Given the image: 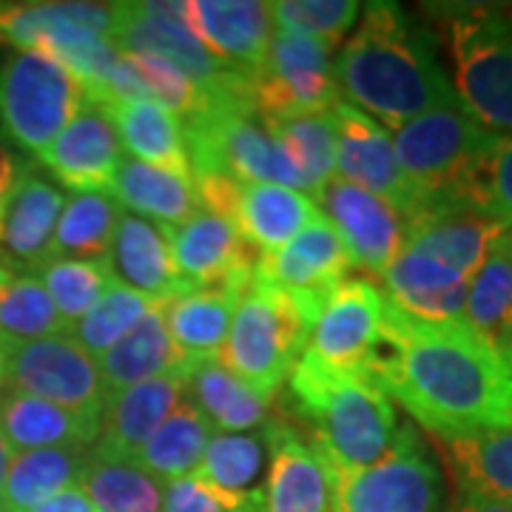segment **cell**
<instances>
[{"label":"cell","instance_id":"obj_54","mask_svg":"<svg viewBox=\"0 0 512 512\" xmlns=\"http://www.w3.org/2000/svg\"><path fill=\"white\" fill-rule=\"evenodd\" d=\"M6 376H9V353L0 345V390L6 387Z\"/></svg>","mask_w":512,"mask_h":512},{"label":"cell","instance_id":"obj_17","mask_svg":"<svg viewBox=\"0 0 512 512\" xmlns=\"http://www.w3.org/2000/svg\"><path fill=\"white\" fill-rule=\"evenodd\" d=\"M350 268L353 262L345 242L325 217H319L274 254L259 256L256 274L319 313L330 293L348 279Z\"/></svg>","mask_w":512,"mask_h":512},{"label":"cell","instance_id":"obj_32","mask_svg":"<svg viewBox=\"0 0 512 512\" xmlns=\"http://www.w3.org/2000/svg\"><path fill=\"white\" fill-rule=\"evenodd\" d=\"M109 194L120 208H126V214L143 217L163 228L183 225L200 208L191 180H183L171 171L131 160V157H123V163L111 180Z\"/></svg>","mask_w":512,"mask_h":512},{"label":"cell","instance_id":"obj_7","mask_svg":"<svg viewBox=\"0 0 512 512\" xmlns=\"http://www.w3.org/2000/svg\"><path fill=\"white\" fill-rule=\"evenodd\" d=\"M191 174H228L242 185L276 183L302 191V180L256 114L248 94H231L183 120ZM305 194V191H302Z\"/></svg>","mask_w":512,"mask_h":512},{"label":"cell","instance_id":"obj_55","mask_svg":"<svg viewBox=\"0 0 512 512\" xmlns=\"http://www.w3.org/2000/svg\"><path fill=\"white\" fill-rule=\"evenodd\" d=\"M0 512H3V504H0Z\"/></svg>","mask_w":512,"mask_h":512},{"label":"cell","instance_id":"obj_43","mask_svg":"<svg viewBox=\"0 0 512 512\" xmlns=\"http://www.w3.org/2000/svg\"><path fill=\"white\" fill-rule=\"evenodd\" d=\"M464 325L498 345L512 322V265L504 256L490 254L467 282Z\"/></svg>","mask_w":512,"mask_h":512},{"label":"cell","instance_id":"obj_19","mask_svg":"<svg viewBox=\"0 0 512 512\" xmlns=\"http://www.w3.org/2000/svg\"><path fill=\"white\" fill-rule=\"evenodd\" d=\"M262 439L268 447L265 512H330V473L302 427L271 416L262 424Z\"/></svg>","mask_w":512,"mask_h":512},{"label":"cell","instance_id":"obj_9","mask_svg":"<svg viewBox=\"0 0 512 512\" xmlns=\"http://www.w3.org/2000/svg\"><path fill=\"white\" fill-rule=\"evenodd\" d=\"M83 103V83L52 57L12 52L0 60V131L12 146L37 160Z\"/></svg>","mask_w":512,"mask_h":512},{"label":"cell","instance_id":"obj_11","mask_svg":"<svg viewBox=\"0 0 512 512\" xmlns=\"http://www.w3.org/2000/svg\"><path fill=\"white\" fill-rule=\"evenodd\" d=\"M183 3H111L109 40L117 52L154 55L174 63L214 97L248 94V77L228 72L185 26Z\"/></svg>","mask_w":512,"mask_h":512},{"label":"cell","instance_id":"obj_39","mask_svg":"<svg viewBox=\"0 0 512 512\" xmlns=\"http://www.w3.org/2000/svg\"><path fill=\"white\" fill-rule=\"evenodd\" d=\"M123 208L109 191H83L63 205L52 259H106Z\"/></svg>","mask_w":512,"mask_h":512},{"label":"cell","instance_id":"obj_18","mask_svg":"<svg viewBox=\"0 0 512 512\" xmlns=\"http://www.w3.org/2000/svg\"><path fill=\"white\" fill-rule=\"evenodd\" d=\"M185 26L228 72L254 77L268 57L274 20L259 0H185Z\"/></svg>","mask_w":512,"mask_h":512},{"label":"cell","instance_id":"obj_4","mask_svg":"<svg viewBox=\"0 0 512 512\" xmlns=\"http://www.w3.org/2000/svg\"><path fill=\"white\" fill-rule=\"evenodd\" d=\"M464 111L495 134H512V3H427Z\"/></svg>","mask_w":512,"mask_h":512},{"label":"cell","instance_id":"obj_16","mask_svg":"<svg viewBox=\"0 0 512 512\" xmlns=\"http://www.w3.org/2000/svg\"><path fill=\"white\" fill-rule=\"evenodd\" d=\"M165 234L177 276L191 291L248 282L262 256L242 239L234 222L202 208H197L183 225L165 228Z\"/></svg>","mask_w":512,"mask_h":512},{"label":"cell","instance_id":"obj_15","mask_svg":"<svg viewBox=\"0 0 512 512\" xmlns=\"http://www.w3.org/2000/svg\"><path fill=\"white\" fill-rule=\"evenodd\" d=\"M316 205H322L319 208L325 211L322 217L336 228L339 239L345 242L353 268L382 276L387 265L402 254V214L379 197L333 177L316 194Z\"/></svg>","mask_w":512,"mask_h":512},{"label":"cell","instance_id":"obj_2","mask_svg":"<svg viewBox=\"0 0 512 512\" xmlns=\"http://www.w3.org/2000/svg\"><path fill=\"white\" fill-rule=\"evenodd\" d=\"M342 97L387 131L458 97L439 57V37L399 3H365L353 32L333 57Z\"/></svg>","mask_w":512,"mask_h":512},{"label":"cell","instance_id":"obj_6","mask_svg":"<svg viewBox=\"0 0 512 512\" xmlns=\"http://www.w3.org/2000/svg\"><path fill=\"white\" fill-rule=\"evenodd\" d=\"M495 131L476 123L461 103L427 111L393 131L396 160L424 208H467L470 188Z\"/></svg>","mask_w":512,"mask_h":512},{"label":"cell","instance_id":"obj_37","mask_svg":"<svg viewBox=\"0 0 512 512\" xmlns=\"http://www.w3.org/2000/svg\"><path fill=\"white\" fill-rule=\"evenodd\" d=\"M52 336H69V330L40 279L0 265V345L15 348Z\"/></svg>","mask_w":512,"mask_h":512},{"label":"cell","instance_id":"obj_5","mask_svg":"<svg viewBox=\"0 0 512 512\" xmlns=\"http://www.w3.org/2000/svg\"><path fill=\"white\" fill-rule=\"evenodd\" d=\"M313 322L316 313L311 308L254 271L239 293L231 330L217 362L239 382L274 402L293 365L308 348Z\"/></svg>","mask_w":512,"mask_h":512},{"label":"cell","instance_id":"obj_47","mask_svg":"<svg viewBox=\"0 0 512 512\" xmlns=\"http://www.w3.org/2000/svg\"><path fill=\"white\" fill-rule=\"evenodd\" d=\"M163 512H265V498L262 490L251 495L217 493L202 478L185 476L165 484Z\"/></svg>","mask_w":512,"mask_h":512},{"label":"cell","instance_id":"obj_29","mask_svg":"<svg viewBox=\"0 0 512 512\" xmlns=\"http://www.w3.org/2000/svg\"><path fill=\"white\" fill-rule=\"evenodd\" d=\"M163 308L165 302L154 305L109 353H103L97 359L109 399L134 384L154 379V376H165V373L191 376L194 367L185 362L183 353L171 342V333L165 328Z\"/></svg>","mask_w":512,"mask_h":512},{"label":"cell","instance_id":"obj_34","mask_svg":"<svg viewBox=\"0 0 512 512\" xmlns=\"http://www.w3.org/2000/svg\"><path fill=\"white\" fill-rule=\"evenodd\" d=\"M441 444L456 478V493L484 495L512 507V421Z\"/></svg>","mask_w":512,"mask_h":512},{"label":"cell","instance_id":"obj_31","mask_svg":"<svg viewBox=\"0 0 512 512\" xmlns=\"http://www.w3.org/2000/svg\"><path fill=\"white\" fill-rule=\"evenodd\" d=\"M319 217L322 211L316 200L296 188L276 183L242 185L237 228L242 239L262 256L274 254Z\"/></svg>","mask_w":512,"mask_h":512},{"label":"cell","instance_id":"obj_46","mask_svg":"<svg viewBox=\"0 0 512 512\" xmlns=\"http://www.w3.org/2000/svg\"><path fill=\"white\" fill-rule=\"evenodd\" d=\"M470 211L512 228V134H498L470 188Z\"/></svg>","mask_w":512,"mask_h":512},{"label":"cell","instance_id":"obj_22","mask_svg":"<svg viewBox=\"0 0 512 512\" xmlns=\"http://www.w3.org/2000/svg\"><path fill=\"white\" fill-rule=\"evenodd\" d=\"M185 393L188 376L165 373L111 396L92 450L97 456L134 461L140 447L157 433V427L185 402Z\"/></svg>","mask_w":512,"mask_h":512},{"label":"cell","instance_id":"obj_40","mask_svg":"<svg viewBox=\"0 0 512 512\" xmlns=\"http://www.w3.org/2000/svg\"><path fill=\"white\" fill-rule=\"evenodd\" d=\"M285 157L296 168L302 191L316 197L336 177V123L333 111L308 114L282 123H265Z\"/></svg>","mask_w":512,"mask_h":512},{"label":"cell","instance_id":"obj_28","mask_svg":"<svg viewBox=\"0 0 512 512\" xmlns=\"http://www.w3.org/2000/svg\"><path fill=\"white\" fill-rule=\"evenodd\" d=\"M225 97H231V94H225ZM92 100H148V103H157L171 114H177L180 120H188L222 97H214L200 89L188 74L180 72L168 60H160L154 55L120 52L109 80H106V89Z\"/></svg>","mask_w":512,"mask_h":512},{"label":"cell","instance_id":"obj_30","mask_svg":"<svg viewBox=\"0 0 512 512\" xmlns=\"http://www.w3.org/2000/svg\"><path fill=\"white\" fill-rule=\"evenodd\" d=\"M0 433L15 453L46 447H94L100 421L77 416L12 387L0 390Z\"/></svg>","mask_w":512,"mask_h":512},{"label":"cell","instance_id":"obj_24","mask_svg":"<svg viewBox=\"0 0 512 512\" xmlns=\"http://www.w3.org/2000/svg\"><path fill=\"white\" fill-rule=\"evenodd\" d=\"M504 228L467 208H424L404 222V248L433 256L461 276L476 274Z\"/></svg>","mask_w":512,"mask_h":512},{"label":"cell","instance_id":"obj_52","mask_svg":"<svg viewBox=\"0 0 512 512\" xmlns=\"http://www.w3.org/2000/svg\"><path fill=\"white\" fill-rule=\"evenodd\" d=\"M12 456H15V450L9 447V441L3 439V433H0V487H3V478H6V473H9Z\"/></svg>","mask_w":512,"mask_h":512},{"label":"cell","instance_id":"obj_10","mask_svg":"<svg viewBox=\"0 0 512 512\" xmlns=\"http://www.w3.org/2000/svg\"><path fill=\"white\" fill-rule=\"evenodd\" d=\"M336 49L313 37L276 32L265 66L251 77L248 97L265 123H282L308 114H328L345 97L333 72Z\"/></svg>","mask_w":512,"mask_h":512},{"label":"cell","instance_id":"obj_13","mask_svg":"<svg viewBox=\"0 0 512 512\" xmlns=\"http://www.w3.org/2000/svg\"><path fill=\"white\" fill-rule=\"evenodd\" d=\"M387 296L365 276H348L316 313L305 356L333 370H365L382 345Z\"/></svg>","mask_w":512,"mask_h":512},{"label":"cell","instance_id":"obj_38","mask_svg":"<svg viewBox=\"0 0 512 512\" xmlns=\"http://www.w3.org/2000/svg\"><path fill=\"white\" fill-rule=\"evenodd\" d=\"M80 490L97 512H163V481L137 461L89 453Z\"/></svg>","mask_w":512,"mask_h":512},{"label":"cell","instance_id":"obj_1","mask_svg":"<svg viewBox=\"0 0 512 512\" xmlns=\"http://www.w3.org/2000/svg\"><path fill=\"white\" fill-rule=\"evenodd\" d=\"M370 376L439 441L512 421V362L464 322H424L387 299Z\"/></svg>","mask_w":512,"mask_h":512},{"label":"cell","instance_id":"obj_26","mask_svg":"<svg viewBox=\"0 0 512 512\" xmlns=\"http://www.w3.org/2000/svg\"><path fill=\"white\" fill-rule=\"evenodd\" d=\"M117 128L126 157L194 183L183 120L148 100H97Z\"/></svg>","mask_w":512,"mask_h":512},{"label":"cell","instance_id":"obj_3","mask_svg":"<svg viewBox=\"0 0 512 512\" xmlns=\"http://www.w3.org/2000/svg\"><path fill=\"white\" fill-rule=\"evenodd\" d=\"M296 421L328 473H350L376 464L393 447L399 413L384 387L365 370H333L302 353L288 376Z\"/></svg>","mask_w":512,"mask_h":512},{"label":"cell","instance_id":"obj_53","mask_svg":"<svg viewBox=\"0 0 512 512\" xmlns=\"http://www.w3.org/2000/svg\"><path fill=\"white\" fill-rule=\"evenodd\" d=\"M498 348H501V353H504V356L512 362V322L507 325V330H504V336H501Z\"/></svg>","mask_w":512,"mask_h":512},{"label":"cell","instance_id":"obj_51","mask_svg":"<svg viewBox=\"0 0 512 512\" xmlns=\"http://www.w3.org/2000/svg\"><path fill=\"white\" fill-rule=\"evenodd\" d=\"M493 254L504 256V259L512 265V228H504V231L498 234V239H495V245H493Z\"/></svg>","mask_w":512,"mask_h":512},{"label":"cell","instance_id":"obj_12","mask_svg":"<svg viewBox=\"0 0 512 512\" xmlns=\"http://www.w3.org/2000/svg\"><path fill=\"white\" fill-rule=\"evenodd\" d=\"M9 376L6 387L52 402L77 416L100 421L109 404L97 359L74 342L72 336H52L6 348Z\"/></svg>","mask_w":512,"mask_h":512},{"label":"cell","instance_id":"obj_20","mask_svg":"<svg viewBox=\"0 0 512 512\" xmlns=\"http://www.w3.org/2000/svg\"><path fill=\"white\" fill-rule=\"evenodd\" d=\"M126 151L120 146L117 128L106 109L86 97L83 109L74 114L69 126L57 134L52 146L40 154V163L49 168L63 188L74 194L83 191H109Z\"/></svg>","mask_w":512,"mask_h":512},{"label":"cell","instance_id":"obj_33","mask_svg":"<svg viewBox=\"0 0 512 512\" xmlns=\"http://www.w3.org/2000/svg\"><path fill=\"white\" fill-rule=\"evenodd\" d=\"M92 447H46L15 453L0 487L3 512H32L57 493L80 487Z\"/></svg>","mask_w":512,"mask_h":512},{"label":"cell","instance_id":"obj_21","mask_svg":"<svg viewBox=\"0 0 512 512\" xmlns=\"http://www.w3.org/2000/svg\"><path fill=\"white\" fill-rule=\"evenodd\" d=\"M63 205V188L52 183L43 171L26 165L3 214L0 265L20 274H35L46 262H52V245Z\"/></svg>","mask_w":512,"mask_h":512},{"label":"cell","instance_id":"obj_45","mask_svg":"<svg viewBox=\"0 0 512 512\" xmlns=\"http://www.w3.org/2000/svg\"><path fill=\"white\" fill-rule=\"evenodd\" d=\"M276 32L313 37L333 49L353 32L362 15V3L356 0H279L268 3Z\"/></svg>","mask_w":512,"mask_h":512},{"label":"cell","instance_id":"obj_44","mask_svg":"<svg viewBox=\"0 0 512 512\" xmlns=\"http://www.w3.org/2000/svg\"><path fill=\"white\" fill-rule=\"evenodd\" d=\"M154 305H163V302H154V299H148L143 293L128 291L123 285H114V288L103 296V302H100L92 313H86V316L69 330V336H72L74 342L86 350L92 359H100V356L109 353V350L114 348V345H117L128 330L134 328Z\"/></svg>","mask_w":512,"mask_h":512},{"label":"cell","instance_id":"obj_42","mask_svg":"<svg viewBox=\"0 0 512 512\" xmlns=\"http://www.w3.org/2000/svg\"><path fill=\"white\" fill-rule=\"evenodd\" d=\"M35 276L55 302L66 330H72L86 313H92L117 285L106 259H52L35 271Z\"/></svg>","mask_w":512,"mask_h":512},{"label":"cell","instance_id":"obj_14","mask_svg":"<svg viewBox=\"0 0 512 512\" xmlns=\"http://www.w3.org/2000/svg\"><path fill=\"white\" fill-rule=\"evenodd\" d=\"M336 123V177L362 188L367 194L393 205L407 222L421 211L416 188L404 177L396 160L390 131L382 128L365 111L342 100L333 109Z\"/></svg>","mask_w":512,"mask_h":512},{"label":"cell","instance_id":"obj_41","mask_svg":"<svg viewBox=\"0 0 512 512\" xmlns=\"http://www.w3.org/2000/svg\"><path fill=\"white\" fill-rule=\"evenodd\" d=\"M268 470V447L254 433H214L194 476L225 495L259 493V478Z\"/></svg>","mask_w":512,"mask_h":512},{"label":"cell","instance_id":"obj_35","mask_svg":"<svg viewBox=\"0 0 512 512\" xmlns=\"http://www.w3.org/2000/svg\"><path fill=\"white\" fill-rule=\"evenodd\" d=\"M188 393L214 433H251L271 419V402L239 382L217 359L191 370Z\"/></svg>","mask_w":512,"mask_h":512},{"label":"cell","instance_id":"obj_25","mask_svg":"<svg viewBox=\"0 0 512 512\" xmlns=\"http://www.w3.org/2000/svg\"><path fill=\"white\" fill-rule=\"evenodd\" d=\"M384 296L424 322H461L467 302V276L433 256L407 251L396 256L382 274Z\"/></svg>","mask_w":512,"mask_h":512},{"label":"cell","instance_id":"obj_49","mask_svg":"<svg viewBox=\"0 0 512 512\" xmlns=\"http://www.w3.org/2000/svg\"><path fill=\"white\" fill-rule=\"evenodd\" d=\"M32 512H97L92 507V501L86 498V493L80 487H69L63 493H57L55 498L43 501L40 507H35Z\"/></svg>","mask_w":512,"mask_h":512},{"label":"cell","instance_id":"obj_23","mask_svg":"<svg viewBox=\"0 0 512 512\" xmlns=\"http://www.w3.org/2000/svg\"><path fill=\"white\" fill-rule=\"evenodd\" d=\"M106 262L117 285L143 293L154 302H171L191 291L177 276L163 225H154L126 211L117 220Z\"/></svg>","mask_w":512,"mask_h":512},{"label":"cell","instance_id":"obj_8","mask_svg":"<svg viewBox=\"0 0 512 512\" xmlns=\"http://www.w3.org/2000/svg\"><path fill=\"white\" fill-rule=\"evenodd\" d=\"M450 495L439 458L413 421L376 464L330 473V512H447Z\"/></svg>","mask_w":512,"mask_h":512},{"label":"cell","instance_id":"obj_48","mask_svg":"<svg viewBox=\"0 0 512 512\" xmlns=\"http://www.w3.org/2000/svg\"><path fill=\"white\" fill-rule=\"evenodd\" d=\"M23 157L18 154V148L6 140V134L0 131V228H3V214H6V205L12 197V188L18 183V177L23 174Z\"/></svg>","mask_w":512,"mask_h":512},{"label":"cell","instance_id":"obj_50","mask_svg":"<svg viewBox=\"0 0 512 512\" xmlns=\"http://www.w3.org/2000/svg\"><path fill=\"white\" fill-rule=\"evenodd\" d=\"M447 512H512L507 504H498L493 498H484V495L473 493H456V501L450 504Z\"/></svg>","mask_w":512,"mask_h":512},{"label":"cell","instance_id":"obj_27","mask_svg":"<svg viewBox=\"0 0 512 512\" xmlns=\"http://www.w3.org/2000/svg\"><path fill=\"white\" fill-rule=\"evenodd\" d=\"M248 282H228L214 288H194L171 302H165V328L171 342L191 367L220 359L228 339L234 308Z\"/></svg>","mask_w":512,"mask_h":512},{"label":"cell","instance_id":"obj_36","mask_svg":"<svg viewBox=\"0 0 512 512\" xmlns=\"http://www.w3.org/2000/svg\"><path fill=\"white\" fill-rule=\"evenodd\" d=\"M211 436L214 427L208 424V419L194 407V402H183L140 447L134 461L157 481L194 476Z\"/></svg>","mask_w":512,"mask_h":512}]
</instances>
